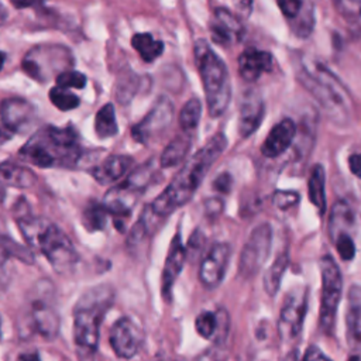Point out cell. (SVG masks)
I'll return each mask as SVG.
<instances>
[{
	"instance_id": "cell-1",
	"label": "cell",
	"mask_w": 361,
	"mask_h": 361,
	"mask_svg": "<svg viewBox=\"0 0 361 361\" xmlns=\"http://www.w3.org/2000/svg\"><path fill=\"white\" fill-rule=\"evenodd\" d=\"M227 147V138L223 133L214 134L197 152H195L182 169L175 175L171 183L148 204L149 210L162 221L178 207L188 203L213 162Z\"/></svg>"
},
{
	"instance_id": "cell-2",
	"label": "cell",
	"mask_w": 361,
	"mask_h": 361,
	"mask_svg": "<svg viewBox=\"0 0 361 361\" xmlns=\"http://www.w3.org/2000/svg\"><path fill=\"white\" fill-rule=\"evenodd\" d=\"M295 73L331 121L345 124L351 118L353 102L347 89L322 62L307 55H296Z\"/></svg>"
},
{
	"instance_id": "cell-3",
	"label": "cell",
	"mask_w": 361,
	"mask_h": 361,
	"mask_svg": "<svg viewBox=\"0 0 361 361\" xmlns=\"http://www.w3.org/2000/svg\"><path fill=\"white\" fill-rule=\"evenodd\" d=\"M79 137L72 127L45 126L20 148V158L38 168H76L83 158Z\"/></svg>"
},
{
	"instance_id": "cell-4",
	"label": "cell",
	"mask_w": 361,
	"mask_h": 361,
	"mask_svg": "<svg viewBox=\"0 0 361 361\" xmlns=\"http://www.w3.org/2000/svg\"><path fill=\"white\" fill-rule=\"evenodd\" d=\"M17 221L28 245L44 254L58 274L68 275L73 271L78 252L69 237L56 224L32 216H23Z\"/></svg>"
},
{
	"instance_id": "cell-5",
	"label": "cell",
	"mask_w": 361,
	"mask_h": 361,
	"mask_svg": "<svg viewBox=\"0 0 361 361\" xmlns=\"http://www.w3.org/2000/svg\"><path fill=\"white\" fill-rule=\"evenodd\" d=\"M114 292L109 285L87 289L73 307V340L82 357H90L99 343V330L110 309Z\"/></svg>"
},
{
	"instance_id": "cell-6",
	"label": "cell",
	"mask_w": 361,
	"mask_h": 361,
	"mask_svg": "<svg viewBox=\"0 0 361 361\" xmlns=\"http://www.w3.org/2000/svg\"><path fill=\"white\" fill-rule=\"evenodd\" d=\"M195 61L202 78L209 114L219 117L226 111L231 99L227 66L204 39H199L195 44Z\"/></svg>"
},
{
	"instance_id": "cell-7",
	"label": "cell",
	"mask_w": 361,
	"mask_h": 361,
	"mask_svg": "<svg viewBox=\"0 0 361 361\" xmlns=\"http://www.w3.org/2000/svg\"><path fill=\"white\" fill-rule=\"evenodd\" d=\"M73 63L72 54L62 45H39L32 48L23 59V71L32 79L47 82L68 71Z\"/></svg>"
},
{
	"instance_id": "cell-8",
	"label": "cell",
	"mask_w": 361,
	"mask_h": 361,
	"mask_svg": "<svg viewBox=\"0 0 361 361\" xmlns=\"http://www.w3.org/2000/svg\"><path fill=\"white\" fill-rule=\"evenodd\" d=\"M320 274H322V300L319 324L323 333L331 334L336 324L337 307L341 299L343 276L336 261L329 255L320 258Z\"/></svg>"
},
{
	"instance_id": "cell-9",
	"label": "cell",
	"mask_w": 361,
	"mask_h": 361,
	"mask_svg": "<svg viewBox=\"0 0 361 361\" xmlns=\"http://www.w3.org/2000/svg\"><path fill=\"white\" fill-rule=\"evenodd\" d=\"M271 244H272L271 226L268 223H262L257 226L251 231L248 240L245 241L241 250V255L238 261V275L245 279L255 276L268 258Z\"/></svg>"
},
{
	"instance_id": "cell-10",
	"label": "cell",
	"mask_w": 361,
	"mask_h": 361,
	"mask_svg": "<svg viewBox=\"0 0 361 361\" xmlns=\"http://www.w3.org/2000/svg\"><path fill=\"white\" fill-rule=\"evenodd\" d=\"M306 307L307 290L305 288H296L286 295L278 323V333L283 343H292L300 337Z\"/></svg>"
},
{
	"instance_id": "cell-11",
	"label": "cell",
	"mask_w": 361,
	"mask_h": 361,
	"mask_svg": "<svg viewBox=\"0 0 361 361\" xmlns=\"http://www.w3.org/2000/svg\"><path fill=\"white\" fill-rule=\"evenodd\" d=\"M37 285V293L31 299V319L34 329L45 338H54L58 333L59 319L52 303V286L48 281Z\"/></svg>"
},
{
	"instance_id": "cell-12",
	"label": "cell",
	"mask_w": 361,
	"mask_h": 361,
	"mask_svg": "<svg viewBox=\"0 0 361 361\" xmlns=\"http://www.w3.org/2000/svg\"><path fill=\"white\" fill-rule=\"evenodd\" d=\"M173 118V104L172 102L162 96L157 100L154 107L148 114L133 127V138L138 142L147 144L148 141L159 137L171 126Z\"/></svg>"
},
{
	"instance_id": "cell-13",
	"label": "cell",
	"mask_w": 361,
	"mask_h": 361,
	"mask_svg": "<svg viewBox=\"0 0 361 361\" xmlns=\"http://www.w3.org/2000/svg\"><path fill=\"white\" fill-rule=\"evenodd\" d=\"M231 247L227 243H214L204 255L200 268L199 279L207 289L217 288L226 275Z\"/></svg>"
},
{
	"instance_id": "cell-14",
	"label": "cell",
	"mask_w": 361,
	"mask_h": 361,
	"mask_svg": "<svg viewBox=\"0 0 361 361\" xmlns=\"http://www.w3.org/2000/svg\"><path fill=\"white\" fill-rule=\"evenodd\" d=\"M142 343L140 327L128 317L118 319L110 330V344L120 358H131Z\"/></svg>"
},
{
	"instance_id": "cell-15",
	"label": "cell",
	"mask_w": 361,
	"mask_h": 361,
	"mask_svg": "<svg viewBox=\"0 0 361 361\" xmlns=\"http://www.w3.org/2000/svg\"><path fill=\"white\" fill-rule=\"evenodd\" d=\"M0 118L13 134L27 133L34 124L35 109L25 99L10 97L0 104Z\"/></svg>"
},
{
	"instance_id": "cell-16",
	"label": "cell",
	"mask_w": 361,
	"mask_h": 361,
	"mask_svg": "<svg viewBox=\"0 0 361 361\" xmlns=\"http://www.w3.org/2000/svg\"><path fill=\"white\" fill-rule=\"evenodd\" d=\"M265 116V102L259 92L248 89L240 100L238 106V134L243 138L250 137L258 130Z\"/></svg>"
},
{
	"instance_id": "cell-17",
	"label": "cell",
	"mask_w": 361,
	"mask_h": 361,
	"mask_svg": "<svg viewBox=\"0 0 361 361\" xmlns=\"http://www.w3.org/2000/svg\"><path fill=\"white\" fill-rule=\"evenodd\" d=\"M142 190L138 189L128 179H124L121 183L113 186L103 199V204L109 214H113L117 220L127 217L131 213L133 206L137 202V196Z\"/></svg>"
},
{
	"instance_id": "cell-18",
	"label": "cell",
	"mask_w": 361,
	"mask_h": 361,
	"mask_svg": "<svg viewBox=\"0 0 361 361\" xmlns=\"http://www.w3.org/2000/svg\"><path fill=\"white\" fill-rule=\"evenodd\" d=\"M185 259H186V248L183 245L180 233H176V235L171 241L168 255L165 259V265H164V271H162L161 289H162V298L166 302H171L172 286H173L179 272L183 268Z\"/></svg>"
},
{
	"instance_id": "cell-19",
	"label": "cell",
	"mask_w": 361,
	"mask_h": 361,
	"mask_svg": "<svg viewBox=\"0 0 361 361\" xmlns=\"http://www.w3.org/2000/svg\"><path fill=\"white\" fill-rule=\"evenodd\" d=\"M209 30L213 41L223 45L238 41L244 32L243 23L227 8H217L214 11Z\"/></svg>"
},
{
	"instance_id": "cell-20",
	"label": "cell",
	"mask_w": 361,
	"mask_h": 361,
	"mask_svg": "<svg viewBox=\"0 0 361 361\" xmlns=\"http://www.w3.org/2000/svg\"><path fill=\"white\" fill-rule=\"evenodd\" d=\"M296 135V124L290 118H283L275 124L261 145V152L267 158L282 155L293 142Z\"/></svg>"
},
{
	"instance_id": "cell-21",
	"label": "cell",
	"mask_w": 361,
	"mask_h": 361,
	"mask_svg": "<svg viewBox=\"0 0 361 361\" xmlns=\"http://www.w3.org/2000/svg\"><path fill=\"white\" fill-rule=\"evenodd\" d=\"M282 14L292 23L299 37H307L313 30V6L307 0H276Z\"/></svg>"
},
{
	"instance_id": "cell-22",
	"label": "cell",
	"mask_w": 361,
	"mask_h": 361,
	"mask_svg": "<svg viewBox=\"0 0 361 361\" xmlns=\"http://www.w3.org/2000/svg\"><path fill=\"white\" fill-rule=\"evenodd\" d=\"M274 68V58L268 51L248 48L238 56V73L248 82L257 80L262 73L271 72Z\"/></svg>"
},
{
	"instance_id": "cell-23",
	"label": "cell",
	"mask_w": 361,
	"mask_h": 361,
	"mask_svg": "<svg viewBox=\"0 0 361 361\" xmlns=\"http://www.w3.org/2000/svg\"><path fill=\"white\" fill-rule=\"evenodd\" d=\"M347 340L353 348H361V286L353 285L347 293Z\"/></svg>"
},
{
	"instance_id": "cell-24",
	"label": "cell",
	"mask_w": 361,
	"mask_h": 361,
	"mask_svg": "<svg viewBox=\"0 0 361 361\" xmlns=\"http://www.w3.org/2000/svg\"><path fill=\"white\" fill-rule=\"evenodd\" d=\"M133 158L127 155H110L92 169L93 178L102 185H111L120 180L131 168Z\"/></svg>"
},
{
	"instance_id": "cell-25",
	"label": "cell",
	"mask_w": 361,
	"mask_h": 361,
	"mask_svg": "<svg viewBox=\"0 0 361 361\" xmlns=\"http://www.w3.org/2000/svg\"><path fill=\"white\" fill-rule=\"evenodd\" d=\"M37 183V175L27 166L14 162L0 164V185L7 188L28 189Z\"/></svg>"
},
{
	"instance_id": "cell-26",
	"label": "cell",
	"mask_w": 361,
	"mask_h": 361,
	"mask_svg": "<svg viewBox=\"0 0 361 361\" xmlns=\"http://www.w3.org/2000/svg\"><path fill=\"white\" fill-rule=\"evenodd\" d=\"M192 140H193V134L190 133L182 131L179 135H176L162 151L161 159H159L161 166L171 168L180 164L186 158L192 147Z\"/></svg>"
},
{
	"instance_id": "cell-27",
	"label": "cell",
	"mask_w": 361,
	"mask_h": 361,
	"mask_svg": "<svg viewBox=\"0 0 361 361\" xmlns=\"http://www.w3.org/2000/svg\"><path fill=\"white\" fill-rule=\"evenodd\" d=\"M355 226V214L350 204L344 200H338L330 214V221H329V230H330V237L334 240L338 234L347 233L350 234V230H353Z\"/></svg>"
},
{
	"instance_id": "cell-28",
	"label": "cell",
	"mask_w": 361,
	"mask_h": 361,
	"mask_svg": "<svg viewBox=\"0 0 361 361\" xmlns=\"http://www.w3.org/2000/svg\"><path fill=\"white\" fill-rule=\"evenodd\" d=\"M223 326H228V316L224 309L219 310L217 313L204 310L195 320V329L203 338H212L217 334V331L226 333L227 327L223 329Z\"/></svg>"
},
{
	"instance_id": "cell-29",
	"label": "cell",
	"mask_w": 361,
	"mask_h": 361,
	"mask_svg": "<svg viewBox=\"0 0 361 361\" xmlns=\"http://www.w3.org/2000/svg\"><path fill=\"white\" fill-rule=\"evenodd\" d=\"M326 175L324 168L320 164H316L310 169L309 183H307V193L309 200L317 207L319 213L323 214L326 210Z\"/></svg>"
},
{
	"instance_id": "cell-30",
	"label": "cell",
	"mask_w": 361,
	"mask_h": 361,
	"mask_svg": "<svg viewBox=\"0 0 361 361\" xmlns=\"http://www.w3.org/2000/svg\"><path fill=\"white\" fill-rule=\"evenodd\" d=\"M288 265H289V252L288 250H285L275 258L272 265L267 269L264 276V289L269 296H275L278 293L282 282V276Z\"/></svg>"
},
{
	"instance_id": "cell-31",
	"label": "cell",
	"mask_w": 361,
	"mask_h": 361,
	"mask_svg": "<svg viewBox=\"0 0 361 361\" xmlns=\"http://www.w3.org/2000/svg\"><path fill=\"white\" fill-rule=\"evenodd\" d=\"M131 45L145 62L155 61L164 52V42L155 39L149 32L134 34Z\"/></svg>"
},
{
	"instance_id": "cell-32",
	"label": "cell",
	"mask_w": 361,
	"mask_h": 361,
	"mask_svg": "<svg viewBox=\"0 0 361 361\" xmlns=\"http://www.w3.org/2000/svg\"><path fill=\"white\" fill-rule=\"evenodd\" d=\"M10 258H16L25 264L34 262L32 251L28 247L18 244L7 235H0V267Z\"/></svg>"
},
{
	"instance_id": "cell-33",
	"label": "cell",
	"mask_w": 361,
	"mask_h": 361,
	"mask_svg": "<svg viewBox=\"0 0 361 361\" xmlns=\"http://www.w3.org/2000/svg\"><path fill=\"white\" fill-rule=\"evenodd\" d=\"M94 130L99 138H110L117 134L118 127L114 106L111 103H107L102 109H99L94 118Z\"/></svg>"
},
{
	"instance_id": "cell-34",
	"label": "cell",
	"mask_w": 361,
	"mask_h": 361,
	"mask_svg": "<svg viewBox=\"0 0 361 361\" xmlns=\"http://www.w3.org/2000/svg\"><path fill=\"white\" fill-rule=\"evenodd\" d=\"M107 214H109V212L106 210L103 203L92 200L87 203V206L85 207V210L82 213L83 226L89 231L103 230L106 226V221H107Z\"/></svg>"
},
{
	"instance_id": "cell-35",
	"label": "cell",
	"mask_w": 361,
	"mask_h": 361,
	"mask_svg": "<svg viewBox=\"0 0 361 361\" xmlns=\"http://www.w3.org/2000/svg\"><path fill=\"white\" fill-rule=\"evenodd\" d=\"M200 116H202V103L199 99L192 97L189 102L185 103V106L179 113L180 130L185 133L193 134L199 126Z\"/></svg>"
},
{
	"instance_id": "cell-36",
	"label": "cell",
	"mask_w": 361,
	"mask_h": 361,
	"mask_svg": "<svg viewBox=\"0 0 361 361\" xmlns=\"http://www.w3.org/2000/svg\"><path fill=\"white\" fill-rule=\"evenodd\" d=\"M49 100L56 109L62 111L73 110L80 103L79 97L75 93H72L69 89H63L56 85L49 90Z\"/></svg>"
},
{
	"instance_id": "cell-37",
	"label": "cell",
	"mask_w": 361,
	"mask_h": 361,
	"mask_svg": "<svg viewBox=\"0 0 361 361\" xmlns=\"http://www.w3.org/2000/svg\"><path fill=\"white\" fill-rule=\"evenodd\" d=\"M56 86L63 89H83L86 85V76L73 69H68L55 78Z\"/></svg>"
},
{
	"instance_id": "cell-38",
	"label": "cell",
	"mask_w": 361,
	"mask_h": 361,
	"mask_svg": "<svg viewBox=\"0 0 361 361\" xmlns=\"http://www.w3.org/2000/svg\"><path fill=\"white\" fill-rule=\"evenodd\" d=\"M338 14L347 21H357L361 18V0H331Z\"/></svg>"
},
{
	"instance_id": "cell-39",
	"label": "cell",
	"mask_w": 361,
	"mask_h": 361,
	"mask_svg": "<svg viewBox=\"0 0 361 361\" xmlns=\"http://www.w3.org/2000/svg\"><path fill=\"white\" fill-rule=\"evenodd\" d=\"M334 244H336V250L340 255L341 259L344 261H350L354 258L355 255V244L354 240L351 237V234L347 233H341L334 238Z\"/></svg>"
},
{
	"instance_id": "cell-40",
	"label": "cell",
	"mask_w": 361,
	"mask_h": 361,
	"mask_svg": "<svg viewBox=\"0 0 361 361\" xmlns=\"http://www.w3.org/2000/svg\"><path fill=\"white\" fill-rule=\"evenodd\" d=\"M300 200L299 195L290 190H278L275 192L272 197V203L279 209V210H288L292 206H295Z\"/></svg>"
},
{
	"instance_id": "cell-41",
	"label": "cell",
	"mask_w": 361,
	"mask_h": 361,
	"mask_svg": "<svg viewBox=\"0 0 361 361\" xmlns=\"http://www.w3.org/2000/svg\"><path fill=\"white\" fill-rule=\"evenodd\" d=\"M233 185V178L228 172H223L213 180V189L220 193H228Z\"/></svg>"
},
{
	"instance_id": "cell-42",
	"label": "cell",
	"mask_w": 361,
	"mask_h": 361,
	"mask_svg": "<svg viewBox=\"0 0 361 361\" xmlns=\"http://www.w3.org/2000/svg\"><path fill=\"white\" fill-rule=\"evenodd\" d=\"M203 244V235L200 233V230H195V233L190 235L189 241H188V247L186 248V257L188 255H196L200 250Z\"/></svg>"
},
{
	"instance_id": "cell-43",
	"label": "cell",
	"mask_w": 361,
	"mask_h": 361,
	"mask_svg": "<svg viewBox=\"0 0 361 361\" xmlns=\"http://www.w3.org/2000/svg\"><path fill=\"white\" fill-rule=\"evenodd\" d=\"M302 361H333V360H330L327 355H324V353L319 347L309 345L305 351Z\"/></svg>"
},
{
	"instance_id": "cell-44",
	"label": "cell",
	"mask_w": 361,
	"mask_h": 361,
	"mask_svg": "<svg viewBox=\"0 0 361 361\" xmlns=\"http://www.w3.org/2000/svg\"><path fill=\"white\" fill-rule=\"evenodd\" d=\"M348 168L354 176L361 179V152L353 154L348 158Z\"/></svg>"
},
{
	"instance_id": "cell-45",
	"label": "cell",
	"mask_w": 361,
	"mask_h": 361,
	"mask_svg": "<svg viewBox=\"0 0 361 361\" xmlns=\"http://www.w3.org/2000/svg\"><path fill=\"white\" fill-rule=\"evenodd\" d=\"M11 137H13V133L3 124V121H1V118H0V145H3L4 142H7Z\"/></svg>"
},
{
	"instance_id": "cell-46",
	"label": "cell",
	"mask_w": 361,
	"mask_h": 361,
	"mask_svg": "<svg viewBox=\"0 0 361 361\" xmlns=\"http://www.w3.org/2000/svg\"><path fill=\"white\" fill-rule=\"evenodd\" d=\"M10 1L17 8H27V7H32V6L38 4L41 0H10Z\"/></svg>"
},
{
	"instance_id": "cell-47",
	"label": "cell",
	"mask_w": 361,
	"mask_h": 361,
	"mask_svg": "<svg viewBox=\"0 0 361 361\" xmlns=\"http://www.w3.org/2000/svg\"><path fill=\"white\" fill-rule=\"evenodd\" d=\"M17 361H39V357L35 351L31 353H23L17 357Z\"/></svg>"
},
{
	"instance_id": "cell-48",
	"label": "cell",
	"mask_w": 361,
	"mask_h": 361,
	"mask_svg": "<svg viewBox=\"0 0 361 361\" xmlns=\"http://www.w3.org/2000/svg\"><path fill=\"white\" fill-rule=\"evenodd\" d=\"M251 3L252 0H235V4L241 8V10H245L248 13L250 7H251Z\"/></svg>"
},
{
	"instance_id": "cell-49",
	"label": "cell",
	"mask_w": 361,
	"mask_h": 361,
	"mask_svg": "<svg viewBox=\"0 0 361 361\" xmlns=\"http://www.w3.org/2000/svg\"><path fill=\"white\" fill-rule=\"evenodd\" d=\"M6 16H7V13H6V8H4V7L0 4V24H3V21H4Z\"/></svg>"
},
{
	"instance_id": "cell-50",
	"label": "cell",
	"mask_w": 361,
	"mask_h": 361,
	"mask_svg": "<svg viewBox=\"0 0 361 361\" xmlns=\"http://www.w3.org/2000/svg\"><path fill=\"white\" fill-rule=\"evenodd\" d=\"M283 361H296V351H292L290 354H288V357Z\"/></svg>"
},
{
	"instance_id": "cell-51",
	"label": "cell",
	"mask_w": 361,
	"mask_h": 361,
	"mask_svg": "<svg viewBox=\"0 0 361 361\" xmlns=\"http://www.w3.org/2000/svg\"><path fill=\"white\" fill-rule=\"evenodd\" d=\"M4 61H6V54L0 51V71H1L3 65H4Z\"/></svg>"
},
{
	"instance_id": "cell-52",
	"label": "cell",
	"mask_w": 361,
	"mask_h": 361,
	"mask_svg": "<svg viewBox=\"0 0 361 361\" xmlns=\"http://www.w3.org/2000/svg\"><path fill=\"white\" fill-rule=\"evenodd\" d=\"M0 338H1V319H0Z\"/></svg>"
},
{
	"instance_id": "cell-53",
	"label": "cell",
	"mask_w": 361,
	"mask_h": 361,
	"mask_svg": "<svg viewBox=\"0 0 361 361\" xmlns=\"http://www.w3.org/2000/svg\"><path fill=\"white\" fill-rule=\"evenodd\" d=\"M175 361H186V360H183V358H178V360H175Z\"/></svg>"
}]
</instances>
